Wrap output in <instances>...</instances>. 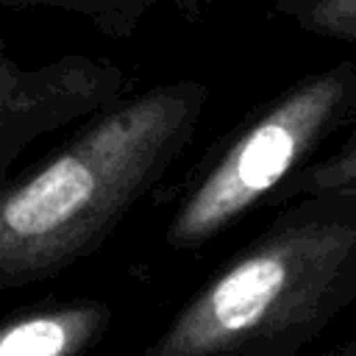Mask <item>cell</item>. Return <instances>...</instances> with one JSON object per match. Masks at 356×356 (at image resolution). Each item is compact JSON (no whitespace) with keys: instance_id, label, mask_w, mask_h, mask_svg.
Here are the masks:
<instances>
[{"instance_id":"3957f363","label":"cell","mask_w":356,"mask_h":356,"mask_svg":"<svg viewBox=\"0 0 356 356\" xmlns=\"http://www.w3.org/2000/svg\"><path fill=\"white\" fill-rule=\"evenodd\" d=\"M356 108V61L309 72L261 106L206 164L167 222L172 250H197L231 228L320 147L342 134Z\"/></svg>"},{"instance_id":"52a82bcc","label":"cell","mask_w":356,"mask_h":356,"mask_svg":"<svg viewBox=\"0 0 356 356\" xmlns=\"http://www.w3.org/2000/svg\"><path fill=\"white\" fill-rule=\"evenodd\" d=\"M309 192H353L356 195V108L342 128V139L334 150L312 159L295 175H289L273 195L270 203H286Z\"/></svg>"},{"instance_id":"5b68a950","label":"cell","mask_w":356,"mask_h":356,"mask_svg":"<svg viewBox=\"0 0 356 356\" xmlns=\"http://www.w3.org/2000/svg\"><path fill=\"white\" fill-rule=\"evenodd\" d=\"M111 325L103 300H53L0 320V356H78L92 350Z\"/></svg>"},{"instance_id":"9c48e42d","label":"cell","mask_w":356,"mask_h":356,"mask_svg":"<svg viewBox=\"0 0 356 356\" xmlns=\"http://www.w3.org/2000/svg\"><path fill=\"white\" fill-rule=\"evenodd\" d=\"M339 353H348V356H356V339H350V342H345V345L339 348Z\"/></svg>"},{"instance_id":"7a4b0ae2","label":"cell","mask_w":356,"mask_h":356,"mask_svg":"<svg viewBox=\"0 0 356 356\" xmlns=\"http://www.w3.org/2000/svg\"><path fill=\"white\" fill-rule=\"evenodd\" d=\"M356 303V195L309 192L222 261L147 356H295Z\"/></svg>"},{"instance_id":"ba28073f","label":"cell","mask_w":356,"mask_h":356,"mask_svg":"<svg viewBox=\"0 0 356 356\" xmlns=\"http://www.w3.org/2000/svg\"><path fill=\"white\" fill-rule=\"evenodd\" d=\"M273 11L309 33L356 42V0H275Z\"/></svg>"},{"instance_id":"8992f818","label":"cell","mask_w":356,"mask_h":356,"mask_svg":"<svg viewBox=\"0 0 356 356\" xmlns=\"http://www.w3.org/2000/svg\"><path fill=\"white\" fill-rule=\"evenodd\" d=\"M220 0H0L3 8H53L86 19L111 39H131L153 8L170 6L189 19H200Z\"/></svg>"},{"instance_id":"277c9868","label":"cell","mask_w":356,"mask_h":356,"mask_svg":"<svg viewBox=\"0 0 356 356\" xmlns=\"http://www.w3.org/2000/svg\"><path fill=\"white\" fill-rule=\"evenodd\" d=\"M125 70L108 58L61 56L25 67L0 42V189L22 150L125 92Z\"/></svg>"},{"instance_id":"6da1fadb","label":"cell","mask_w":356,"mask_h":356,"mask_svg":"<svg viewBox=\"0 0 356 356\" xmlns=\"http://www.w3.org/2000/svg\"><path fill=\"white\" fill-rule=\"evenodd\" d=\"M209 86L172 81L89 114L47 161L0 189V292L92 256L192 142Z\"/></svg>"}]
</instances>
